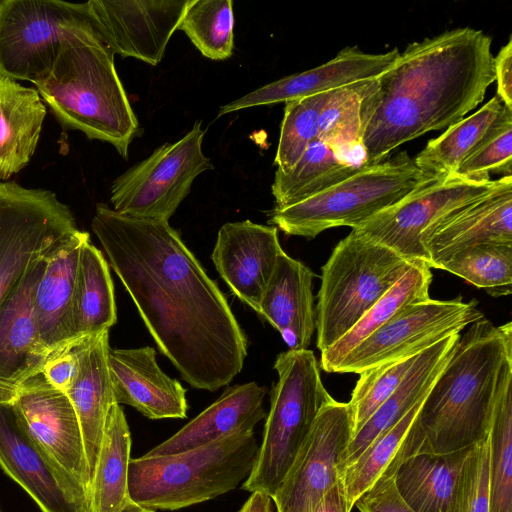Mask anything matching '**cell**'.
<instances>
[{"label":"cell","instance_id":"bcb514c9","mask_svg":"<svg viewBox=\"0 0 512 512\" xmlns=\"http://www.w3.org/2000/svg\"><path fill=\"white\" fill-rule=\"evenodd\" d=\"M493 70L497 82V96L504 106L512 109V38L501 47L493 58Z\"/></svg>","mask_w":512,"mask_h":512},{"label":"cell","instance_id":"f6af8a7d","mask_svg":"<svg viewBox=\"0 0 512 512\" xmlns=\"http://www.w3.org/2000/svg\"><path fill=\"white\" fill-rule=\"evenodd\" d=\"M359 512H415L398 493L394 474L380 477L354 503Z\"/></svg>","mask_w":512,"mask_h":512},{"label":"cell","instance_id":"603a6c76","mask_svg":"<svg viewBox=\"0 0 512 512\" xmlns=\"http://www.w3.org/2000/svg\"><path fill=\"white\" fill-rule=\"evenodd\" d=\"M109 349V330L79 339L78 372L66 391L81 427L90 481L107 414L116 403L108 366Z\"/></svg>","mask_w":512,"mask_h":512},{"label":"cell","instance_id":"cb8c5ba5","mask_svg":"<svg viewBox=\"0 0 512 512\" xmlns=\"http://www.w3.org/2000/svg\"><path fill=\"white\" fill-rule=\"evenodd\" d=\"M315 276L283 251L261 298L258 314L281 334L289 350L308 349L316 330Z\"/></svg>","mask_w":512,"mask_h":512},{"label":"cell","instance_id":"9a60e30c","mask_svg":"<svg viewBox=\"0 0 512 512\" xmlns=\"http://www.w3.org/2000/svg\"><path fill=\"white\" fill-rule=\"evenodd\" d=\"M191 2L90 0L85 7L92 28L114 54L155 66Z\"/></svg>","mask_w":512,"mask_h":512},{"label":"cell","instance_id":"f1b7e54d","mask_svg":"<svg viewBox=\"0 0 512 512\" xmlns=\"http://www.w3.org/2000/svg\"><path fill=\"white\" fill-rule=\"evenodd\" d=\"M469 449L403 460L394 472L401 498L415 512H456L458 480Z\"/></svg>","mask_w":512,"mask_h":512},{"label":"cell","instance_id":"5b68a950","mask_svg":"<svg viewBox=\"0 0 512 512\" xmlns=\"http://www.w3.org/2000/svg\"><path fill=\"white\" fill-rule=\"evenodd\" d=\"M259 445L254 432L165 456L130 460L128 494L152 510H178L235 489L251 473Z\"/></svg>","mask_w":512,"mask_h":512},{"label":"cell","instance_id":"52a82bcc","mask_svg":"<svg viewBox=\"0 0 512 512\" xmlns=\"http://www.w3.org/2000/svg\"><path fill=\"white\" fill-rule=\"evenodd\" d=\"M435 179L402 151L303 201L275 207L269 223L287 235L306 238L334 227L353 229Z\"/></svg>","mask_w":512,"mask_h":512},{"label":"cell","instance_id":"d4e9b609","mask_svg":"<svg viewBox=\"0 0 512 512\" xmlns=\"http://www.w3.org/2000/svg\"><path fill=\"white\" fill-rule=\"evenodd\" d=\"M266 394L267 388L254 381L226 388L216 401L146 455L177 454L234 434L254 432L266 416Z\"/></svg>","mask_w":512,"mask_h":512},{"label":"cell","instance_id":"4dcf8cb0","mask_svg":"<svg viewBox=\"0 0 512 512\" xmlns=\"http://www.w3.org/2000/svg\"><path fill=\"white\" fill-rule=\"evenodd\" d=\"M131 434L123 409L114 403L107 414L100 450L90 481V512H118L129 499Z\"/></svg>","mask_w":512,"mask_h":512},{"label":"cell","instance_id":"8d00e7d4","mask_svg":"<svg viewBox=\"0 0 512 512\" xmlns=\"http://www.w3.org/2000/svg\"><path fill=\"white\" fill-rule=\"evenodd\" d=\"M372 82L373 79L359 81L333 90L320 117L317 138L348 165L367 167L361 138L360 108Z\"/></svg>","mask_w":512,"mask_h":512},{"label":"cell","instance_id":"836d02e7","mask_svg":"<svg viewBox=\"0 0 512 512\" xmlns=\"http://www.w3.org/2000/svg\"><path fill=\"white\" fill-rule=\"evenodd\" d=\"M363 168L343 163L327 144L316 138L290 169L276 170L271 186L275 207L283 208L303 201Z\"/></svg>","mask_w":512,"mask_h":512},{"label":"cell","instance_id":"8992f818","mask_svg":"<svg viewBox=\"0 0 512 512\" xmlns=\"http://www.w3.org/2000/svg\"><path fill=\"white\" fill-rule=\"evenodd\" d=\"M278 380L270 392L262 442L242 489L271 498L292 466L321 410L332 400L312 350H287L274 362Z\"/></svg>","mask_w":512,"mask_h":512},{"label":"cell","instance_id":"1f68e13d","mask_svg":"<svg viewBox=\"0 0 512 512\" xmlns=\"http://www.w3.org/2000/svg\"><path fill=\"white\" fill-rule=\"evenodd\" d=\"M431 267L415 261L405 275L337 342L321 352L320 366L333 373L340 361L364 339L412 304L429 299Z\"/></svg>","mask_w":512,"mask_h":512},{"label":"cell","instance_id":"8fae6325","mask_svg":"<svg viewBox=\"0 0 512 512\" xmlns=\"http://www.w3.org/2000/svg\"><path fill=\"white\" fill-rule=\"evenodd\" d=\"M85 3L0 1V75L37 86L51 72L67 31L85 20Z\"/></svg>","mask_w":512,"mask_h":512},{"label":"cell","instance_id":"9c48e42d","mask_svg":"<svg viewBox=\"0 0 512 512\" xmlns=\"http://www.w3.org/2000/svg\"><path fill=\"white\" fill-rule=\"evenodd\" d=\"M77 230L53 192L0 182V307L27 271Z\"/></svg>","mask_w":512,"mask_h":512},{"label":"cell","instance_id":"f546056e","mask_svg":"<svg viewBox=\"0 0 512 512\" xmlns=\"http://www.w3.org/2000/svg\"><path fill=\"white\" fill-rule=\"evenodd\" d=\"M117 322L108 262L90 239L81 248L72 305V340L109 330Z\"/></svg>","mask_w":512,"mask_h":512},{"label":"cell","instance_id":"44dd1931","mask_svg":"<svg viewBox=\"0 0 512 512\" xmlns=\"http://www.w3.org/2000/svg\"><path fill=\"white\" fill-rule=\"evenodd\" d=\"M486 243H512V176H502L476 201L438 225L425 248L431 268Z\"/></svg>","mask_w":512,"mask_h":512},{"label":"cell","instance_id":"ab89813d","mask_svg":"<svg viewBox=\"0 0 512 512\" xmlns=\"http://www.w3.org/2000/svg\"><path fill=\"white\" fill-rule=\"evenodd\" d=\"M332 91L285 103L279 143L274 159L277 169H290L317 138L320 117Z\"/></svg>","mask_w":512,"mask_h":512},{"label":"cell","instance_id":"d590c367","mask_svg":"<svg viewBox=\"0 0 512 512\" xmlns=\"http://www.w3.org/2000/svg\"><path fill=\"white\" fill-rule=\"evenodd\" d=\"M487 442L489 512H512V359L504 365Z\"/></svg>","mask_w":512,"mask_h":512},{"label":"cell","instance_id":"ee69618b","mask_svg":"<svg viewBox=\"0 0 512 512\" xmlns=\"http://www.w3.org/2000/svg\"><path fill=\"white\" fill-rule=\"evenodd\" d=\"M78 341L79 339H76L51 350L46 357L41 370L45 379L53 387L65 393L73 384L77 376Z\"/></svg>","mask_w":512,"mask_h":512},{"label":"cell","instance_id":"4fadbf2b","mask_svg":"<svg viewBox=\"0 0 512 512\" xmlns=\"http://www.w3.org/2000/svg\"><path fill=\"white\" fill-rule=\"evenodd\" d=\"M478 301L427 299L407 307L350 351L333 373L359 374L385 362L412 357L482 319Z\"/></svg>","mask_w":512,"mask_h":512},{"label":"cell","instance_id":"681fc988","mask_svg":"<svg viewBox=\"0 0 512 512\" xmlns=\"http://www.w3.org/2000/svg\"><path fill=\"white\" fill-rule=\"evenodd\" d=\"M118 512H155V510L143 507L129 498Z\"/></svg>","mask_w":512,"mask_h":512},{"label":"cell","instance_id":"60d3db41","mask_svg":"<svg viewBox=\"0 0 512 512\" xmlns=\"http://www.w3.org/2000/svg\"><path fill=\"white\" fill-rule=\"evenodd\" d=\"M419 354L385 362L359 373L348 402L352 413V436L404 380Z\"/></svg>","mask_w":512,"mask_h":512},{"label":"cell","instance_id":"7402d4cb","mask_svg":"<svg viewBox=\"0 0 512 512\" xmlns=\"http://www.w3.org/2000/svg\"><path fill=\"white\" fill-rule=\"evenodd\" d=\"M108 366L117 404L132 406L153 420L186 418V390L160 369L154 348H110Z\"/></svg>","mask_w":512,"mask_h":512},{"label":"cell","instance_id":"6da1fadb","mask_svg":"<svg viewBox=\"0 0 512 512\" xmlns=\"http://www.w3.org/2000/svg\"><path fill=\"white\" fill-rule=\"evenodd\" d=\"M160 352L193 388L216 391L242 370L247 339L230 305L168 221L98 203L91 223Z\"/></svg>","mask_w":512,"mask_h":512},{"label":"cell","instance_id":"ba28073f","mask_svg":"<svg viewBox=\"0 0 512 512\" xmlns=\"http://www.w3.org/2000/svg\"><path fill=\"white\" fill-rule=\"evenodd\" d=\"M414 262L355 229L340 240L322 267L315 307L319 351L343 337Z\"/></svg>","mask_w":512,"mask_h":512},{"label":"cell","instance_id":"484cf974","mask_svg":"<svg viewBox=\"0 0 512 512\" xmlns=\"http://www.w3.org/2000/svg\"><path fill=\"white\" fill-rule=\"evenodd\" d=\"M90 239L77 230L65 237L47 256L38 282L34 311L42 341L49 351L72 340L71 317L82 245Z\"/></svg>","mask_w":512,"mask_h":512},{"label":"cell","instance_id":"f35d334b","mask_svg":"<svg viewBox=\"0 0 512 512\" xmlns=\"http://www.w3.org/2000/svg\"><path fill=\"white\" fill-rule=\"evenodd\" d=\"M493 297L512 293V243H486L466 249L440 267Z\"/></svg>","mask_w":512,"mask_h":512},{"label":"cell","instance_id":"ffe728a7","mask_svg":"<svg viewBox=\"0 0 512 512\" xmlns=\"http://www.w3.org/2000/svg\"><path fill=\"white\" fill-rule=\"evenodd\" d=\"M400 51L370 54L357 46L346 47L330 61L310 70L273 81L220 107L217 117L249 107L272 105L375 79L389 69Z\"/></svg>","mask_w":512,"mask_h":512},{"label":"cell","instance_id":"7dc6e473","mask_svg":"<svg viewBox=\"0 0 512 512\" xmlns=\"http://www.w3.org/2000/svg\"><path fill=\"white\" fill-rule=\"evenodd\" d=\"M342 481L331 488L310 512H351Z\"/></svg>","mask_w":512,"mask_h":512},{"label":"cell","instance_id":"4316f807","mask_svg":"<svg viewBox=\"0 0 512 512\" xmlns=\"http://www.w3.org/2000/svg\"><path fill=\"white\" fill-rule=\"evenodd\" d=\"M459 338L460 334H453L419 354L404 380L352 436L347 447L345 467L426 397L454 353Z\"/></svg>","mask_w":512,"mask_h":512},{"label":"cell","instance_id":"ac0fdd59","mask_svg":"<svg viewBox=\"0 0 512 512\" xmlns=\"http://www.w3.org/2000/svg\"><path fill=\"white\" fill-rule=\"evenodd\" d=\"M48 255L23 275L0 307V403H10L18 387L41 372L50 352L34 311L35 291Z\"/></svg>","mask_w":512,"mask_h":512},{"label":"cell","instance_id":"7bdbcfd3","mask_svg":"<svg viewBox=\"0 0 512 512\" xmlns=\"http://www.w3.org/2000/svg\"><path fill=\"white\" fill-rule=\"evenodd\" d=\"M487 438L471 447L457 488L456 512H489Z\"/></svg>","mask_w":512,"mask_h":512},{"label":"cell","instance_id":"83f0119b","mask_svg":"<svg viewBox=\"0 0 512 512\" xmlns=\"http://www.w3.org/2000/svg\"><path fill=\"white\" fill-rule=\"evenodd\" d=\"M45 115L37 89L0 75V182L28 164Z\"/></svg>","mask_w":512,"mask_h":512},{"label":"cell","instance_id":"74e56055","mask_svg":"<svg viewBox=\"0 0 512 512\" xmlns=\"http://www.w3.org/2000/svg\"><path fill=\"white\" fill-rule=\"evenodd\" d=\"M177 29L204 57L225 60L234 48L233 1L192 0Z\"/></svg>","mask_w":512,"mask_h":512},{"label":"cell","instance_id":"d6986e66","mask_svg":"<svg viewBox=\"0 0 512 512\" xmlns=\"http://www.w3.org/2000/svg\"><path fill=\"white\" fill-rule=\"evenodd\" d=\"M282 252L275 226L244 220L221 226L211 258L233 294L258 313Z\"/></svg>","mask_w":512,"mask_h":512},{"label":"cell","instance_id":"7a4b0ae2","mask_svg":"<svg viewBox=\"0 0 512 512\" xmlns=\"http://www.w3.org/2000/svg\"><path fill=\"white\" fill-rule=\"evenodd\" d=\"M491 38L470 27L409 44L361 103L366 166L405 142L459 122L495 81Z\"/></svg>","mask_w":512,"mask_h":512},{"label":"cell","instance_id":"e575fe53","mask_svg":"<svg viewBox=\"0 0 512 512\" xmlns=\"http://www.w3.org/2000/svg\"><path fill=\"white\" fill-rule=\"evenodd\" d=\"M504 104L495 95L478 111L449 126L440 136L428 141L415 158L416 166L432 178L456 173L489 127L498 118Z\"/></svg>","mask_w":512,"mask_h":512},{"label":"cell","instance_id":"5bb4252c","mask_svg":"<svg viewBox=\"0 0 512 512\" xmlns=\"http://www.w3.org/2000/svg\"><path fill=\"white\" fill-rule=\"evenodd\" d=\"M352 431L348 402L332 400L321 410L272 496L277 512H310L331 488L342 481Z\"/></svg>","mask_w":512,"mask_h":512},{"label":"cell","instance_id":"2e32d148","mask_svg":"<svg viewBox=\"0 0 512 512\" xmlns=\"http://www.w3.org/2000/svg\"><path fill=\"white\" fill-rule=\"evenodd\" d=\"M10 404L30 437L88 494L90 478L81 427L67 394L40 372L18 387Z\"/></svg>","mask_w":512,"mask_h":512},{"label":"cell","instance_id":"d6a6232c","mask_svg":"<svg viewBox=\"0 0 512 512\" xmlns=\"http://www.w3.org/2000/svg\"><path fill=\"white\" fill-rule=\"evenodd\" d=\"M423 400L345 467L342 483L351 509L355 501L380 477L394 474L403 460L417 454L412 425Z\"/></svg>","mask_w":512,"mask_h":512},{"label":"cell","instance_id":"e0dca14e","mask_svg":"<svg viewBox=\"0 0 512 512\" xmlns=\"http://www.w3.org/2000/svg\"><path fill=\"white\" fill-rule=\"evenodd\" d=\"M0 467L42 512H90L86 490L30 437L10 403H0Z\"/></svg>","mask_w":512,"mask_h":512},{"label":"cell","instance_id":"30bf717a","mask_svg":"<svg viewBox=\"0 0 512 512\" xmlns=\"http://www.w3.org/2000/svg\"><path fill=\"white\" fill-rule=\"evenodd\" d=\"M201 122L181 139L165 143L113 182L111 203L116 212L168 221L190 192L196 177L213 165L202 150Z\"/></svg>","mask_w":512,"mask_h":512},{"label":"cell","instance_id":"b9f144b4","mask_svg":"<svg viewBox=\"0 0 512 512\" xmlns=\"http://www.w3.org/2000/svg\"><path fill=\"white\" fill-rule=\"evenodd\" d=\"M491 173L512 176V109L506 106L456 171L475 180H489Z\"/></svg>","mask_w":512,"mask_h":512},{"label":"cell","instance_id":"3957f363","mask_svg":"<svg viewBox=\"0 0 512 512\" xmlns=\"http://www.w3.org/2000/svg\"><path fill=\"white\" fill-rule=\"evenodd\" d=\"M512 359V323L482 318L460 336L412 425L419 453L448 454L488 436L505 363Z\"/></svg>","mask_w":512,"mask_h":512},{"label":"cell","instance_id":"c3c4849f","mask_svg":"<svg viewBox=\"0 0 512 512\" xmlns=\"http://www.w3.org/2000/svg\"><path fill=\"white\" fill-rule=\"evenodd\" d=\"M272 498L261 492H253L238 512H271Z\"/></svg>","mask_w":512,"mask_h":512},{"label":"cell","instance_id":"277c9868","mask_svg":"<svg viewBox=\"0 0 512 512\" xmlns=\"http://www.w3.org/2000/svg\"><path fill=\"white\" fill-rule=\"evenodd\" d=\"M114 55L87 16L67 31L51 72L36 87L63 127L108 142L127 159L141 128L116 72Z\"/></svg>","mask_w":512,"mask_h":512},{"label":"cell","instance_id":"7c38bea8","mask_svg":"<svg viewBox=\"0 0 512 512\" xmlns=\"http://www.w3.org/2000/svg\"><path fill=\"white\" fill-rule=\"evenodd\" d=\"M494 184L495 180H475L456 173L437 178L353 229L407 260L430 266L427 238L445 219L476 201Z\"/></svg>","mask_w":512,"mask_h":512}]
</instances>
